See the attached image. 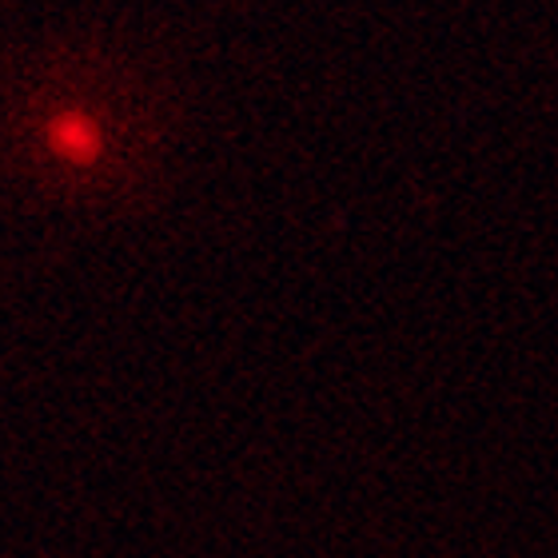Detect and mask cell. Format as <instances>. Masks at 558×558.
I'll list each match as a JSON object with an SVG mask.
<instances>
[{
	"instance_id": "obj_1",
	"label": "cell",
	"mask_w": 558,
	"mask_h": 558,
	"mask_svg": "<svg viewBox=\"0 0 558 558\" xmlns=\"http://www.w3.org/2000/svg\"><path fill=\"white\" fill-rule=\"evenodd\" d=\"M48 136H52V148H57L60 156H69V160H93L96 151H100V136H96L93 124L81 117H60Z\"/></svg>"
}]
</instances>
